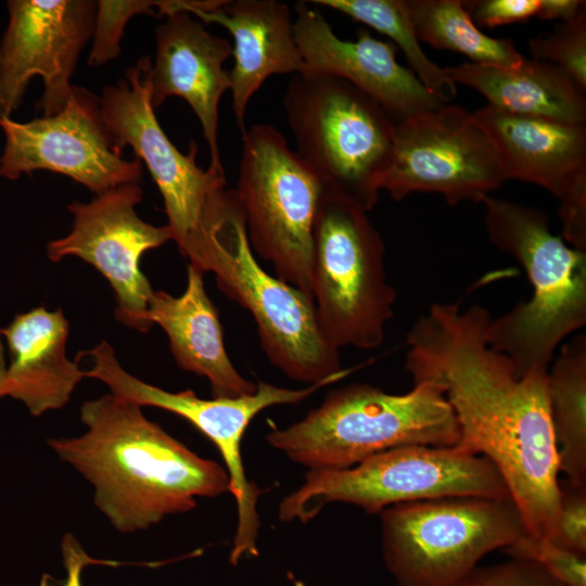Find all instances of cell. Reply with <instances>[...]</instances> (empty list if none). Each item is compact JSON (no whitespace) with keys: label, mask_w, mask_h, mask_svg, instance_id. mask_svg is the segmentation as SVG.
Returning a JSON list of instances; mask_svg holds the SVG:
<instances>
[{"label":"cell","mask_w":586,"mask_h":586,"mask_svg":"<svg viewBox=\"0 0 586 586\" xmlns=\"http://www.w3.org/2000/svg\"><path fill=\"white\" fill-rule=\"evenodd\" d=\"M488 310L434 303L408 331L406 370L431 381L457 419L455 447L487 458L504 479L527 532L551 539L559 511V458L548 370L519 379L486 340Z\"/></svg>","instance_id":"1"},{"label":"cell","mask_w":586,"mask_h":586,"mask_svg":"<svg viewBox=\"0 0 586 586\" xmlns=\"http://www.w3.org/2000/svg\"><path fill=\"white\" fill-rule=\"evenodd\" d=\"M80 419L82 435L48 444L94 486V505L119 532L146 530L190 511L199 497L230 492L227 470L190 450L133 403L106 394L85 402Z\"/></svg>","instance_id":"2"},{"label":"cell","mask_w":586,"mask_h":586,"mask_svg":"<svg viewBox=\"0 0 586 586\" xmlns=\"http://www.w3.org/2000/svg\"><path fill=\"white\" fill-rule=\"evenodd\" d=\"M181 254L203 273L213 272L222 293L251 314L269 361L291 380L311 385L349 372L320 328L313 297L258 264L234 189L216 195Z\"/></svg>","instance_id":"3"},{"label":"cell","mask_w":586,"mask_h":586,"mask_svg":"<svg viewBox=\"0 0 586 586\" xmlns=\"http://www.w3.org/2000/svg\"><path fill=\"white\" fill-rule=\"evenodd\" d=\"M485 206L489 241L526 272L533 293L491 318L488 345L507 356L517 378L549 369L565 337L586 324V252L552 233L540 209L493 198Z\"/></svg>","instance_id":"4"},{"label":"cell","mask_w":586,"mask_h":586,"mask_svg":"<svg viewBox=\"0 0 586 586\" xmlns=\"http://www.w3.org/2000/svg\"><path fill=\"white\" fill-rule=\"evenodd\" d=\"M266 438L309 470H342L395 447H453L459 429L434 382H416L405 394L354 383L330 391L302 420L285 429L273 428Z\"/></svg>","instance_id":"5"},{"label":"cell","mask_w":586,"mask_h":586,"mask_svg":"<svg viewBox=\"0 0 586 586\" xmlns=\"http://www.w3.org/2000/svg\"><path fill=\"white\" fill-rule=\"evenodd\" d=\"M283 109L298 156L326 188L370 212L393 155L387 113L352 84L309 73L292 75Z\"/></svg>","instance_id":"6"},{"label":"cell","mask_w":586,"mask_h":586,"mask_svg":"<svg viewBox=\"0 0 586 586\" xmlns=\"http://www.w3.org/2000/svg\"><path fill=\"white\" fill-rule=\"evenodd\" d=\"M446 497L511 499L500 473L484 456L455 446L407 445L347 469L309 470L303 485L280 502L279 518L306 523L331 502L377 513L396 504Z\"/></svg>","instance_id":"7"},{"label":"cell","mask_w":586,"mask_h":586,"mask_svg":"<svg viewBox=\"0 0 586 586\" xmlns=\"http://www.w3.org/2000/svg\"><path fill=\"white\" fill-rule=\"evenodd\" d=\"M385 245L368 212L324 188L314 226L311 296L320 328L341 349L379 347L396 298Z\"/></svg>","instance_id":"8"},{"label":"cell","mask_w":586,"mask_h":586,"mask_svg":"<svg viewBox=\"0 0 586 586\" xmlns=\"http://www.w3.org/2000/svg\"><path fill=\"white\" fill-rule=\"evenodd\" d=\"M381 532L396 586H453L527 530L511 499L446 497L385 508Z\"/></svg>","instance_id":"9"},{"label":"cell","mask_w":586,"mask_h":586,"mask_svg":"<svg viewBox=\"0 0 586 586\" xmlns=\"http://www.w3.org/2000/svg\"><path fill=\"white\" fill-rule=\"evenodd\" d=\"M242 143L234 191L252 251L311 296L314 226L326 186L275 126L253 125Z\"/></svg>","instance_id":"10"},{"label":"cell","mask_w":586,"mask_h":586,"mask_svg":"<svg viewBox=\"0 0 586 586\" xmlns=\"http://www.w3.org/2000/svg\"><path fill=\"white\" fill-rule=\"evenodd\" d=\"M79 356L88 357L91 362L90 368L84 371L86 378L103 382L111 394L120 399L140 407L164 409L183 418L216 446L225 461L230 493L238 508L230 563L235 565L245 555L257 556L260 523L256 506L262 491L245 474L241 455L245 430L262 410L277 405L298 404L336 380H326L297 390L260 381L253 394L204 399L191 390L173 393L133 377L120 366L114 349L105 341L81 352Z\"/></svg>","instance_id":"11"},{"label":"cell","mask_w":586,"mask_h":586,"mask_svg":"<svg viewBox=\"0 0 586 586\" xmlns=\"http://www.w3.org/2000/svg\"><path fill=\"white\" fill-rule=\"evenodd\" d=\"M505 181L497 150L475 115L445 103L395 124L393 155L379 189L396 201L434 192L456 205L483 202Z\"/></svg>","instance_id":"12"},{"label":"cell","mask_w":586,"mask_h":586,"mask_svg":"<svg viewBox=\"0 0 586 586\" xmlns=\"http://www.w3.org/2000/svg\"><path fill=\"white\" fill-rule=\"evenodd\" d=\"M151 60L141 58L126 69L116 85L99 98L105 128L116 149L130 146L142 160L164 202L173 241L179 252L200 230L216 194L226 188V176L196 163L198 145L179 151L157 122L151 103Z\"/></svg>","instance_id":"13"},{"label":"cell","mask_w":586,"mask_h":586,"mask_svg":"<svg viewBox=\"0 0 586 586\" xmlns=\"http://www.w3.org/2000/svg\"><path fill=\"white\" fill-rule=\"evenodd\" d=\"M139 183H125L88 202H73L71 232L47 244L52 262L69 256L93 266L111 284L115 297V317L124 326L148 332L149 303L154 290L140 269V259L150 250L173 240L166 226L142 220L135 207L142 201Z\"/></svg>","instance_id":"14"},{"label":"cell","mask_w":586,"mask_h":586,"mask_svg":"<svg viewBox=\"0 0 586 586\" xmlns=\"http://www.w3.org/2000/svg\"><path fill=\"white\" fill-rule=\"evenodd\" d=\"M0 127L5 136L0 176L8 179L49 170L97 194L141 180V162L123 158L103 123L99 98L84 88L74 86L54 115L27 123L4 117Z\"/></svg>","instance_id":"15"},{"label":"cell","mask_w":586,"mask_h":586,"mask_svg":"<svg viewBox=\"0 0 586 586\" xmlns=\"http://www.w3.org/2000/svg\"><path fill=\"white\" fill-rule=\"evenodd\" d=\"M9 24L0 43V118L20 106L29 80L44 90L43 116L61 111L72 95L79 54L92 38L97 2L90 0L8 1Z\"/></svg>","instance_id":"16"},{"label":"cell","mask_w":586,"mask_h":586,"mask_svg":"<svg viewBox=\"0 0 586 586\" xmlns=\"http://www.w3.org/2000/svg\"><path fill=\"white\" fill-rule=\"evenodd\" d=\"M293 29L304 72L341 78L373 99L396 124L443 104L396 60V47L358 29L355 40L340 38L309 1L294 8Z\"/></svg>","instance_id":"17"},{"label":"cell","mask_w":586,"mask_h":586,"mask_svg":"<svg viewBox=\"0 0 586 586\" xmlns=\"http://www.w3.org/2000/svg\"><path fill=\"white\" fill-rule=\"evenodd\" d=\"M156 52L150 68L154 110L169 97L182 98L193 110L208 145L209 168L225 174L218 148L219 102L230 90L225 62L232 46L209 33L186 10L165 16L155 30Z\"/></svg>","instance_id":"18"},{"label":"cell","mask_w":586,"mask_h":586,"mask_svg":"<svg viewBox=\"0 0 586 586\" xmlns=\"http://www.w3.org/2000/svg\"><path fill=\"white\" fill-rule=\"evenodd\" d=\"M192 0L186 8L205 24L225 27L233 38L229 72L232 111L241 131L253 95L272 75L304 72L293 13L276 0Z\"/></svg>","instance_id":"19"},{"label":"cell","mask_w":586,"mask_h":586,"mask_svg":"<svg viewBox=\"0 0 586 586\" xmlns=\"http://www.w3.org/2000/svg\"><path fill=\"white\" fill-rule=\"evenodd\" d=\"M507 179L532 182L558 200L586 179V125L514 115L492 105L475 112Z\"/></svg>","instance_id":"20"},{"label":"cell","mask_w":586,"mask_h":586,"mask_svg":"<svg viewBox=\"0 0 586 586\" xmlns=\"http://www.w3.org/2000/svg\"><path fill=\"white\" fill-rule=\"evenodd\" d=\"M69 324L63 310L43 306L14 316L2 329L9 351L4 396L39 417L64 407L85 372L66 356Z\"/></svg>","instance_id":"21"},{"label":"cell","mask_w":586,"mask_h":586,"mask_svg":"<svg viewBox=\"0 0 586 586\" xmlns=\"http://www.w3.org/2000/svg\"><path fill=\"white\" fill-rule=\"evenodd\" d=\"M203 275L188 265L187 285L180 296L154 291L149 319L166 333L177 365L208 380L213 397L253 394L257 384L242 377L228 356L219 317L206 293Z\"/></svg>","instance_id":"22"},{"label":"cell","mask_w":586,"mask_h":586,"mask_svg":"<svg viewBox=\"0 0 586 586\" xmlns=\"http://www.w3.org/2000/svg\"><path fill=\"white\" fill-rule=\"evenodd\" d=\"M443 68L455 84L476 90L504 112L586 125L585 90L552 63L524 59L513 67L463 62Z\"/></svg>","instance_id":"23"},{"label":"cell","mask_w":586,"mask_h":586,"mask_svg":"<svg viewBox=\"0 0 586 586\" xmlns=\"http://www.w3.org/2000/svg\"><path fill=\"white\" fill-rule=\"evenodd\" d=\"M550 418L558 447L559 471L586 487V335L560 347L548 369Z\"/></svg>","instance_id":"24"},{"label":"cell","mask_w":586,"mask_h":586,"mask_svg":"<svg viewBox=\"0 0 586 586\" xmlns=\"http://www.w3.org/2000/svg\"><path fill=\"white\" fill-rule=\"evenodd\" d=\"M419 41L436 49L461 53L471 63L513 67L524 56L513 41L487 36L472 21L464 1L405 0Z\"/></svg>","instance_id":"25"},{"label":"cell","mask_w":586,"mask_h":586,"mask_svg":"<svg viewBox=\"0 0 586 586\" xmlns=\"http://www.w3.org/2000/svg\"><path fill=\"white\" fill-rule=\"evenodd\" d=\"M309 3L341 12L385 35L403 51L408 68L434 95L444 103L456 97V84L421 48L405 0H311Z\"/></svg>","instance_id":"26"},{"label":"cell","mask_w":586,"mask_h":586,"mask_svg":"<svg viewBox=\"0 0 586 586\" xmlns=\"http://www.w3.org/2000/svg\"><path fill=\"white\" fill-rule=\"evenodd\" d=\"M182 3L183 0L97 1L89 65H103L118 56L124 28L131 16L148 14L165 17L180 11Z\"/></svg>","instance_id":"27"},{"label":"cell","mask_w":586,"mask_h":586,"mask_svg":"<svg viewBox=\"0 0 586 586\" xmlns=\"http://www.w3.org/2000/svg\"><path fill=\"white\" fill-rule=\"evenodd\" d=\"M528 49L533 60L557 65L586 91V13L532 38Z\"/></svg>","instance_id":"28"},{"label":"cell","mask_w":586,"mask_h":586,"mask_svg":"<svg viewBox=\"0 0 586 586\" xmlns=\"http://www.w3.org/2000/svg\"><path fill=\"white\" fill-rule=\"evenodd\" d=\"M504 550L512 558L538 563L563 586H586V556L584 555L564 549L528 532Z\"/></svg>","instance_id":"29"},{"label":"cell","mask_w":586,"mask_h":586,"mask_svg":"<svg viewBox=\"0 0 586 586\" xmlns=\"http://www.w3.org/2000/svg\"><path fill=\"white\" fill-rule=\"evenodd\" d=\"M453 586H562V584L538 563L512 558L489 566H476Z\"/></svg>","instance_id":"30"},{"label":"cell","mask_w":586,"mask_h":586,"mask_svg":"<svg viewBox=\"0 0 586 586\" xmlns=\"http://www.w3.org/2000/svg\"><path fill=\"white\" fill-rule=\"evenodd\" d=\"M550 542L586 556V487L559 482V511Z\"/></svg>","instance_id":"31"},{"label":"cell","mask_w":586,"mask_h":586,"mask_svg":"<svg viewBox=\"0 0 586 586\" xmlns=\"http://www.w3.org/2000/svg\"><path fill=\"white\" fill-rule=\"evenodd\" d=\"M539 0H477L464 1L476 26L496 27L521 23L536 16Z\"/></svg>","instance_id":"32"},{"label":"cell","mask_w":586,"mask_h":586,"mask_svg":"<svg viewBox=\"0 0 586 586\" xmlns=\"http://www.w3.org/2000/svg\"><path fill=\"white\" fill-rule=\"evenodd\" d=\"M559 201L560 237L570 246L586 252V179L576 183Z\"/></svg>","instance_id":"33"},{"label":"cell","mask_w":586,"mask_h":586,"mask_svg":"<svg viewBox=\"0 0 586 586\" xmlns=\"http://www.w3.org/2000/svg\"><path fill=\"white\" fill-rule=\"evenodd\" d=\"M585 8L586 2L581 0H539L536 17L569 22L586 13Z\"/></svg>","instance_id":"34"},{"label":"cell","mask_w":586,"mask_h":586,"mask_svg":"<svg viewBox=\"0 0 586 586\" xmlns=\"http://www.w3.org/2000/svg\"><path fill=\"white\" fill-rule=\"evenodd\" d=\"M67 577L61 586H81L80 571L85 563L86 555L81 552L73 537H66L63 544Z\"/></svg>","instance_id":"35"},{"label":"cell","mask_w":586,"mask_h":586,"mask_svg":"<svg viewBox=\"0 0 586 586\" xmlns=\"http://www.w3.org/2000/svg\"><path fill=\"white\" fill-rule=\"evenodd\" d=\"M2 329L0 328V398L4 397V386L7 380L8 365L4 359V348L2 343Z\"/></svg>","instance_id":"36"},{"label":"cell","mask_w":586,"mask_h":586,"mask_svg":"<svg viewBox=\"0 0 586 586\" xmlns=\"http://www.w3.org/2000/svg\"><path fill=\"white\" fill-rule=\"evenodd\" d=\"M563 586V585H562Z\"/></svg>","instance_id":"37"}]
</instances>
